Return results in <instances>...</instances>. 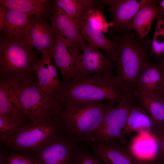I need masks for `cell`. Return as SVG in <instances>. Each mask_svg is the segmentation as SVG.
<instances>
[{
	"mask_svg": "<svg viewBox=\"0 0 164 164\" xmlns=\"http://www.w3.org/2000/svg\"><path fill=\"white\" fill-rule=\"evenodd\" d=\"M132 96L113 75H87L62 80L57 95L60 102L71 100L101 101L115 104Z\"/></svg>",
	"mask_w": 164,
	"mask_h": 164,
	"instance_id": "1",
	"label": "cell"
},
{
	"mask_svg": "<svg viewBox=\"0 0 164 164\" xmlns=\"http://www.w3.org/2000/svg\"><path fill=\"white\" fill-rule=\"evenodd\" d=\"M115 104L101 101H67L61 102L57 118L69 138L78 143L84 142Z\"/></svg>",
	"mask_w": 164,
	"mask_h": 164,
	"instance_id": "2",
	"label": "cell"
},
{
	"mask_svg": "<svg viewBox=\"0 0 164 164\" xmlns=\"http://www.w3.org/2000/svg\"><path fill=\"white\" fill-rule=\"evenodd\" d=\"M116 52V76L134 95L136 81L150 56L151 41L136 38L131 30L113 36Z\"/></svg>",
	"mask_w": 164,
	"mask_h": 164,
	"instance_id": "3",
	"label": "cell"
},
{
	"mask_svg": "<svg viewBox=\"0 0 164 164\" xmlns=\"http://www.w3.org/2000/svg\"><path fill=\"white\" fill-rule=\"evenodd\" d=\"M2 80L17 96L30 123L44 122L57 118L60 107L57 95L46 93L32 75Z\"/></svg>",
	"mask_w": 164,
	"mask_h": 164,
	"instance_id": "4",
	"label": "cell"
},
{
	"mask_svg": "<svg viewBox=\"0 0 164 164\" xmlns=\"http://www.w3.org/2000/svg\"><path fill=\"white\" fill-rule=\"evenodd\" d=\"M33 49L21 36H2L0 40L1 79L32 75V67L39 60Z\"/></svg>",
	"mask_w": 164,
	"mask_h": 164,
	"instance_id": "5",
	"label": "cell"
},
{
	"mask_svg": "<svg viewBox=\"0 0 164 164\" xmlns=\"http://www.w3.org/2000/svg\"><path fill=\"white\" fill-rule=\"evenodd\" d=\"M65 134L57 118L44 122L29 123L3 145L19 153L30 154L39 151L50 140Z\"/></svg>",
	"mask_w": 164,
	"mask_h": 164,
	"instance_id": "6",
	"label": "cell"
},
{
	"mask_svg": "<svg viewBox=\"0 0 164 164\" xmlns=\"http://www.w3.org/2000/svg\"><path fill=\"white\" fill-rule=\"evenodd\" d=\"M136 102L135 96H132L117 104L106 114L100 126L87 141L124 145L128 136L125 132L126 124L130 111Z\"/></svg>",
	"mask_w": 164,
	"mask_h": 164,
	"instance_id": "7",
	"label": "cell"
},
{
	"mask_svg": "<svg viewBox=\"0 0 164 164\" xmlns=\"http://www.w3.org/2000/svg\"><path fill=\"white\" fill-rule=\"evenodd\" d=\"M79 145L65 134L50 140L39 151L29 154L39 164H73Z\"/></svg>",
	"mask_w": 164,
	"mask_h": 164,
	"instance_id": "8",
	"label": "cell"
},
{
	"mask_svg": "<svg viewBox=\"0 0 164 164\" xmlns=\"http://www.w3.org/2000/svg\"><path fill=\"white\" fill-rule=\"evenodd\" d=\"M116 62L98 48L86 45L77 62L73 78L87 75L111 76Z\"/></svg>",
	"mask_w": 164,
	"mask_h": 164,
	"instance_id": "9",
	"label": "cell"
},
{
	"mask_svg": "<svg viewBox=\"0 0 164 164\" xmlns=\"http://www.w3.org/2000/svg\"><path fill=\"white\" fill-rule=\"evenodd\" d=\"M82 51V47L78 44L55 34L52 53L62 80L73 77L77 62Z\"/></svg>",
	"mask_w": 164,
	"mask_h": 164,
	"instance_id": "10",
	"label": "cell"
},
{
	"mask_svg": "<svg viewBox=\"0 0 164 164\" xmlns=\"http://www.w3.org/2000/svg\"><path fill=\"white\" fill-rule=\"evenodd\" d=\"M150 0H113L99 1L109 6L112 17L110 38L125 31L139 11Z\"/></svg>",
	"mask_w": 164,
	"mask_h": 164,
	"instance_id": "11",
	"label": "cell"
},
{
	"mask_svg": "<svg viewBox=\"0 0 164 164\" xmlns=\"http://www.w3.org/2000/svg\"><path fill=\"white\" fill-rule=\"evenodd\" d=\"M55 33L43 18L32 15L29 29L21 37L23 40L41 53L52 52Z\"/></svg>",
	"mask_w": 164,
	"mask_h": 164,
	"instance_id": "12",
	"label": "cell"
},
{
	"mask_svg": "<svg viewBox=\"0 0 164 164\" xmlns=\"http://www.w3.org/2000/svg\"><path fill=\"white\" fill-rule=\"evenodd\" d=\"M32 67L33 72L36 75L38 84L43 91L50 95H56L60 91V81L56 69L53 61L52 52H44Z\"/></svg>",
	"mask_w": 164,
	"mask_h": 164,
	"instance_id": "13",
	"label": "cell"
},
{
	"mask_svg": "<svg viewBox=\"0 0 164 164\" xmlns=\"http://www.w3.org/2000/svg\"><path fill=\"white\" fill-rule=\"evenodd\" d=\"M164 70L160 65L150 62L145 65L135 86L136 93L157 97H163Z\"/></svg>",
	"mask_w": 164,
	"mask_h": 164,
	"instance_id": "14",
	"label": "cell"
},
{
	"mask_svg": "<svg viewBox=\"0 0 164 164\" xmlns=\"http://www.w3.org/2000/svg\"><path fill=\"white\" fill-rule=\"evenodd\" d=\"M84 143L103 164H142L133 158L123 145L91 141Z\"/></svg>",
	"mask_w": 164,
	"mask_h": 164,
	"instance_id": "15",
	"label": "cell"
},
{
	"mask_svg": "<svg viewBox=\"0 0 164 164\" xmlns=\"http://www.w3.org/2000/svg\"><path fill=\"white\" fill-rule=\"evenodd\" d=\"M53 5L49 19L55 34L78 44L83 48L86 42L81 36L78 25L61 8Z\"/></svg>",
	"mask_w": 164,
	"mask_h": 164,
	"instance_id": "16",
	"label": "cell"
},
{
	"mask_svg": "<svg viewBox=\"0 0 164 164\" xmlns=\"http://www.w3.org/2000/svg\"><path fill=\"white\" fill-rule=\"evenodd\" d=\"M128 149L141 164L155 162L160 152L157 140L153 134H137L132 139Z\"/></svg>",
	"mask_w": 164,
	"mask_h": 164,
	"instance_id": "17",
	"label": "cell"
},
{
	"mask_svg": "<svg viewBox=\"0 0 164 164\" xmlns=\"http://www.w3.org/2000/svg\"><path fill=\"white\" fill-rule=\"evenodd\" d=\"M79 26L81 36L88 45L104 50L116 62V52L113 41L95 27L87 15L81 19Z\"/></svg>",
	"mask_w": 164,
	"mask_h": 164,
	"instance_id": "18",
	"label": "cell"
},
{
	"mask_svg": "<svg viewBox=\"0 0 164 164\" xmlns=\"http://www.w3.org/2000/svg\"><path fill=\"white\" fill-rule=\"evenodd\" d=\"M158 2V1L151 0L142 8L125 30H133L139 39H145L152 22L159 14L162 13L160 7L157 5Z\"/></svg>",
	"mask_w": 164,
	"mask_h": 164,
	"instance_id": "19",
	"label": "cell"
},
{
	"mask_svg": "<svg viewBox=\"0 0 164 164\" xmlns=\"http://www.w3.org/2000/svg\"><path fill=\"white\" fill-rule=\"evenodd\" d=\"M0 115L12 119L29 120L12 89L2 79L0 81Z\"/></svg>",
	"mask_w": 164,
	"mask_h": 164,
	"instance_id": "20",
	"label": "cell"
},
{
	"mask_svg": "<svg viewBox=\"0 0 164 164\" xmlns=\"http://www.w3.org/2000/svg\"><path fill=\"white\" fill-rule=\"evenodd\" d=\"M32 15L6 8L1 31L3 36L9 38L22 36L29 29Z\"/></svg>",
	"mask_w": 164,
	"mask_h": 164,
	"instance_id": "21",
	"label": "cell"
},
{
	"mask_svg": "<svg viewBox=\"0 0 164 164\" xmlns=\"http://www.w3.org/2000/svg\"><path fill=\"white\" fill-rule=\"evenodd\" d=\"M0 5L6 8L43 18L51 14L52 2L47 0H0Z\"/></svg>",
	"mask_w": 164,
	"mask_h": 164,
	"instance_id": "22",
	"label": "cell"
},
{
	"mask_svg": "<svg viewBox=\"0 0 164 164\" xmlns=\"http://www.w3.org/2000/svg\"><path fill=\"white\" fill-rule=\"evenodd\" d=\"M153 119L145 110L136 103L129 112L125 128L128 136L132 132L137 134L152 133Z\"/></svg>",
	"mask_w": 164,
	"mask_h": 164,
	"instance_id": "23",
	"label": "cell"
},
{
	"mask_svg": "<svg viewBox=\"0 0 164 164\" xmlns=\"http://www.w3.org/2000/svg\"><path fill=\"white\" fill-rule=\"evenodd\" d=\"M53 4L63 9L79 26L81 19L92 9H101L98 1L89 0H54Z\"/></svg>",
	"mask_w": 164,
	"mask_h": 164,
	"instance_id": "24",
	"label": "cell"
},
{
	"mask_svg": "<svg viewBox=\"0 0 164 164\" xmlns=\"http://www.w3.org/2000/svg\"><path fill=\"white\" fill-rule=\"evenodd\" d=\"M139 105L155 121L164 127V97H157L136 93L135 94Z\"/></svg>",
	"mask_w": 164,
	"mask_h": 164,
	"instance_id": "25",
	"label": "cell"
},
{
	"mask_svg": "<svg viewBox=\"0 0 164 164\" xmlns=\"http://www.w3.org/2000/svg\"><path fill=\"white\" fill-rule=\"evenodd\" d=\"M162 13L156 18V29L149 47L150 56L157 60L164 55V19Z\"/></svg>",
	"mask_w": 164,
	"mask_h": 164,
	"instance_id": "26",
	"label": "cell"
},
{
	"mask_svg": "<svg viewBox=\"0 0 164 164\" xmlns=\"http://www.w3.org/2000/svg\"><path fill=\"white\" fill-rule=\"evenodd\" d=\"M29 123V120L9 118L0 115V141L3 145L22 127Z\"/></svg>",
	"mask_w": 164,
	"mask_h": 164,
	"instance_id": "27",
	"label": "cell"
},
{
	"mask_svg": "<svg viewBox=\"0 0 164 164\" xmlns=\"http://www.w3.org/2000/svg\"><path fill=\"white\" fill-rule=\"evenodd\" d=\"M6 148L0 152V164H39L35 158L30 154Z\"/></svg>",
	"mask_w": 164,
	"mask_h": 164,
	"instance_id": "28",
	"label": "cell"
},
{
	"mask_svg": "<svg viewBox=\"0 0 164 164\" xmlns=\"http://www.w3.org/2000/svg\"><path fill=\"white\" fill-rule=\"evenodd\" d=\"M101 9H92L88 11L87 16L94 26L102 32H106L113 26L112 22L108 23L101 13Z\"/></svg>",
	"mask_w": 164,
	"mask_h": 164,
	"instance_id": "29",
	"label": "cell"
},
{
	"mask_svg": "<svg viewBox=\"0 0 164 164\" xmlns=\"http://www.w3.org/2000/svg\"><path fill=\"white\" fill-rule=\"evenodd\" d=\"M73 164H103L84 143H79L78 153Z\"/></svg>",
	"mask_w": 164,
	"mask_h": 164,
	"instance_id": "30",
	"label": "cell"
},
{
	"mask_svg": "<svg viewBox=\"0 0 164 164\" xmlns=\"http://www.w3.org/2000/svg\"><path fill=\"white\" fill-rule=\"evenodd\" d=\"M152 133L156 138L159 147L160 161L164 164V127L153 119Z\"/></svg>",
	"mask_w": 164,
	"mask_h": 164,
	"instance_id": "31",
	"label": "cell"
},
{
	"mask_svg": "<svg viewBox=\"0 0 164 164\" xmlns=\"http://www.w3.org/2000/svg\"><path fill=\"white\" fill-rule=\"evenodd\" d=\"M6 8L4 6L0 5V31H1L3 25Z\"/></svg>",
	"mask_w": 164,
	"mask_h": 164,
	"instance_id": "32",
	"label": "cell"
},
{
	"mask_svg": "<svg viewBox=\"0 0 164 164\" xmlns=\"http://www.w3.org/2000/svg\"><path fill=\"white\" fill-rule=\"evenodd\" d=\"M160 8L162 11L164 12V0H163L161 2Z\"/></svg>",
	"mask_w": 164,
	"mask_h": 164,
	"instance_id": "33",
	"label": "cell"
},
{
	"mask_svg": "<svg viewBox=\"0 0 164 164\" xmlns=\"http://www.w3.org/2000/svg\"><path fill=\"white\" fill-rule=\"evenodd\" d=\"M159 65L161 66L164 67V58L160 63Z\"/></svg>",
	"mask_w": 164,
	"mask_h": 164,
	"instance_id": "34",
	"label": "cell"
},
{
	"mask_svg": "<svg viewBox=\"0 0 164 164\" xmlns=\"http://www.w3.org/2000/svg\"><path fill=\"white\" fill-rule=\"evenodd\" d=\"M153 164H163L161 161H156L154 162Z\"/></svg>",
	"mask_w": 164,
	"mask_h": 164,
	"instance_id": "35",
	"label": "cell"
},
{
	"mask_svg": "<svg viewBox=\"0 0 164 164\" xmlns=\"http://www.w3.org/2000/svg\"></svg>",
	"mask_w": 164,
	"mask_h": 164,
	"instance_id": "36",
	"label": "cell"
}]
</instances>
